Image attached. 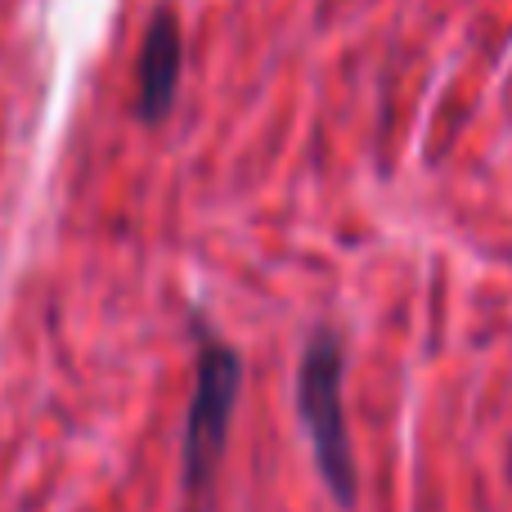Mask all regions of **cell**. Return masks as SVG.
<instances>
[{"instance_id": "obj_2", "label": "cell", "mask_w": 512, "mask_h": 512, "mask_svg": "<svg viewBox=\"0 0 512 512\" xmlns=\"http://www.w3.org/2000/svg\"><path fill=\"white\" fill-rule=\"evenodd\" d=\"M346 337L333 324H315L297 355L292 405L310 441V459L324 481L333 508L355 512L360 504V468H355L351 423H346Z\"/></svg>"}, {"instance_id": "obj_3", "label": "cell", "mask_w": 512, "mask_h": 512, "mask_svg": "<svg viewBox=\"0 0 512 512\" xmlns=\"http://www.w3.org/2000/svg\"><path fill=\"white\" fill-rule=\"evenodd\" d=\"M180 77H185V32H180V14L171 5H158L149 14L140 41V59H135V117L144 126H162L176 108Z\"/></svg>"}, {"instance_id": "obj_1", "label": "cell", "mask_w": 512, "mask_h": 512, "mask_svg": "<svg viewBox=\"0 0 512 512\" xmlns=\"http://www.w3.org/2000/svg\"><path fill=\"white\" fill-rule=\"evenodd\" d=\"M189 328H194L198 351L185 432H180V495H185V512H212L234 409L243 396V351L225 342L221 333H212L203 315H189Z\"/></svg>"}]
</instances>
